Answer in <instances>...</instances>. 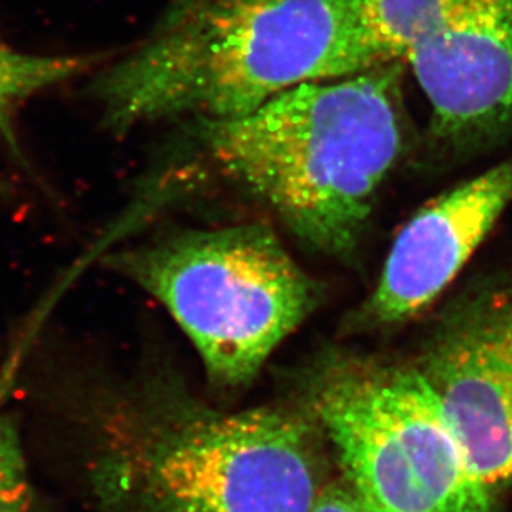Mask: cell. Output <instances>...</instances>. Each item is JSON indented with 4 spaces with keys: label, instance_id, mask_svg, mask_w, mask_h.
I'll list each match as a JSON object with an SVG mask.
<instances>
[{
    "label": "cell",
    "instance_id": "cell-7",
    "mask_svg": "<svg viewBox=\"0 0 512 512\" xmlns=\"http://www.w3.org/2000/svg\"><path fill=\"white\" fill-rule=\"evenodd\" d=\"M404 64L431 105L438 142L469 152L493 143L512 127V0H469Z\"/></svg>",
    "mask_w": 512,
    "mask_h": 512
},
{
    "label": "cell",
    "instance_id": "cell-11",
    "mask_svg": "<svg viewBox=\"0 0 512 512\" xmlns=\"http://www.w3.org/2000/svg\"><path fill=\"white\" fill-rule=\"evenodd\" d=\"M34 488L14 419L0 416V512H34Z\"/></svg>",
    "mask_w": 512,
    "mask_h": 512
},
{
    "label": "cell",
    "instance_id": "cell-2",
    "mask_svg": "<svg viewBox=\"0 0 512 512\" xmlns=\"http://www.w3.org/2000/svg\"><path fill=\"white\" fill-rule=\"evenodd\" d=\"M105 416L89 463L104 512H313L331 483L301 409L225 413L172 391Z\"/></svg>",
    "mask_w": 512,
    "mask_h": 512
},
{
    "label": "cell",
    "instance_id": "cell-10",
    "mask_svg": "<svg viewBox=\"0 0 512 512\" xmlns=\"http://www.w3.org/2000/svg\"><path fill=\"white\" fill-rule=\"evenodd\" d=\"M97 60L94 55L45 57L24 54L0 42V137L12 152L20 155L14 130L17 105L40 90L74 79Z\"/></svg>",
    "mask_w": 512,
    "mask_h": 512
},
{
    "label": "cell",
    "instance_id": "cell-1",
    "mask_svg": "<svg viewBox=\"0 0 512 512\" xmlns=\"http://www.w3.org/2000/svg\"><path fill=\"white\" fill-rule=\"evenodd\" d=\"M353 0H173L147 39L94 82L110 130L252 114L308 82L376 67Z\"/></svg>",
    "mask_w": 512,
    "mask_h": 512
},
{
    "label": "cell",
    "instance_id": "cell-3",
    "mask_svg": "<svg viewBox=\"0 0 512 512\" xmlns=\"http://www.w3.org/2000/svg\"><path fill=\"white\" fill-rule=\"evenodd\" d=\"M404 62L276 95L252 114L202 122L227 177L320 252L348 256L404 150Z\"/></svg>",
    "mask_w": 512,
    "mask_h": 512
},
{
    "label": "cell",
    "instance_id": "cell-9",
    "mask_svg": "<svg viewBox=\"0 0 512 512\" xmlns=\"http://www.w3.org/2000/svg\"><path fill=\"white\" fill-rule=\"evenodd\" d=\"M469 0H353L376 64L404 62L409 50L443 29Z\"/></svg>",
    "mask_w": 512,
    "mask_h": 512
},
{
    "label": "cell",
    "instance_id": "cell-5",
    "mask_svg": "<svg viewBox=\"0 0 512 512\" xmlns=\"http://www.w3.org/2000/svg\"><path fill=\"white\" fill-rule=\"evenodd\" d=\"M107 265L167 308L210 381L227 388L255 380L320 298L280 238L260 223L177 233L114 253Z\"/></svg>",
    "mask_w": 512,
    "mask_h": 512
},
{
    "label": "cell",
    "instance_id": "cell-4",
    "mask_svg": "<svg viewBox=\"0 0 512 512\" xmlns=\"http://www.w3.org/2000/svg\"><path fill=\"white\" fill-rule=\"evenodd\" d=\"M301 411L341 481L375 512H493L418 365L333 355L306 376Z\"/></svg>",
    "mask_w": 512,
    "mask_h": 512
},
{
    "label": "cell",
    "instance_id": "cell-8",
    "mask_svg": "<svg viewBox=\"0 0 512 512\" xmlns=\"http://www.w3.org/2000/svg\"><path fill=\"white\" fill-rule=\"evenodd\" d=\"M511 200L512 160H508L421 208L394 240L363 311L365 323H404L433 305Z\"/></svg>",
    "mask_w": 512,
    "mask_h": 512
},
{
    "label": "cell",
    "instance_id": "cell-6",
    "mask_svg": "<svg viewBox=\"0 0 512 512\" xmlns=\"http://www.w3.org/2000/svg\"><path fill=\"white\" fill-rule=\"evenodd\" d=\"M419 370L474 474L512 483V283L456 308L419 358Z\"/></svg>",
    "mask_w": 512,
    "mask_h": 512
},
{
    "label": "cell",
    "instance_id": "cell-12",
    "mask_svg": "<svg viewBox=\"0 0 512 512\" xmlns=\"http://www.w3.org/2000/svg\"><path fill=\"white\" fill-rule=\"evenodd\" d=\"M313 512H375L361 503L343 481H331Z\"/></svg>",
    "mask_w": 512,
    "mask_h": 512
}]
</instances>
